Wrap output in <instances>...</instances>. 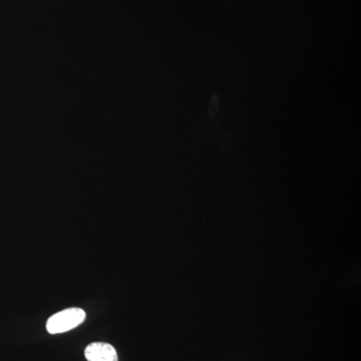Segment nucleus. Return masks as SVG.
Listing matches in <instances>:
<instances>
[{
    "mask_svg": "<svg viewBox=\"0 0 361 361\" xmlns=\"http://www.w3.org/2000/svg\"><path fill=\"white\" fill-rule=\"evenodd\" d=\"M85 319V312L80 308H68L52 315L47 322V331L51 334H63L75 329Z\"/></svg>",
    "mask_w": 361,
    "mask_h": 361,
    "instance_id": "obj_1",
    "label": "nucleus"
},
{
    "mask_svg": "<svg viewBox=\"0 0 361 361\" xmlns=\"http://www.w3.org/2000/svg\"><path fill=\"white\" fill-rule=\"evenodd\" d=\"M87 361H118L115 348L104 342L90 344L85 350Z\"/></svg>",
    "mask_w": 361,
    "mask_h": 361,
    "instance_id": "obj_2",
    "label": "nucleus"
}]
</instances>
